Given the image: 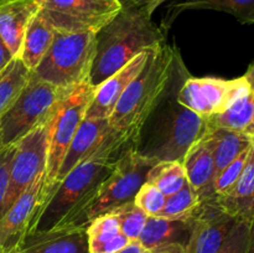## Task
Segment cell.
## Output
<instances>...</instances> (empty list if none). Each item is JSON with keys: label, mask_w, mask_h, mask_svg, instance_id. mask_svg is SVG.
<instances>
[{"label": "cell", "mask_w": 254, "mask_h": 253, "mask_svg": "<svg viewBox=\"0 0 254 253\" xmlns=\"http://www.w3.org/2000/svg\"><path fill=\"white\" fill-rule=\"evenodd\" d=\"M202 138L212 154L216 176L253 143L246 134L223 128H208Z\"/></svg>", "instance_id": "obj_22"}, {"label": "cell", "mask_w": 254, "mask_h": 253, "mask_svg": "<svg viewBox=\"0 0 254 253\" xmlns=\"http://www.w3.org/2000/svg\"><path fill=\"white\" fill-rule=\"evenodd\" d=\"M16 144L4 146L0 150V216L2 213V206H4L5 197H6L7 189H9L10 181V169H11V161L14 158Z\"/></svg>", "instance_id": "obj_33"}, {"label": "cell", "mask_w": 254, "mask_h": 253, "mask_svg": "<svg viewBox=\"0 0 254 253\" xmlns=\"http://www.w3.org/2000/svg\"><path fill=\"white\" fill-rule=\"evenodd\" d=\"M247 253H254V220L251 222V235H250V243H248Z\"/></svg>", "instance_id": "obj_39"}, {"label": "cell", "mask_w": 254, "mask_h": 253, "mask_svg": "<svg viewBox=\"0 0 254 253\" xmlns=\"http://www.w3.org/2000/svg\"><path fill=\"white\" fill-rule=\"evenodd\" d=\"M116 253H146V250L138 241H130L126 247Z\"/></svg>", "instance_id": "obj_38"}, {"label": "cell", "mask_w": 254, "mask_h": 253, "mask_svg": "<svg viewBox=\"0 0 254 253\" xmlns=\"http://www.w3.org/2000/svg\"><path fill=\"white\" fill-rule=\"evenodd\" d=\"M146 253H186L185 245L183 243H166V245L158 246L151 250L146 251Z\"/></svg>", "instance_id": "obj_34"}, {"label": "cell", "mask_w": 254, "mask_h": 253, "mask_svg": "<svg viewBox=\"0 0 254 253\" xmlns=\"http://www.w3.org/2000/svg\"><path fill=\"white\" fill-rule=\"evenodd\" d=\"M245 77H246V79H247L248 83H250V87H251V89H252L253 96H254V63L251 64L250 68H248V71L246 72ZM246 135H247L248 138H250L251 140L254 143V114H253L252 123H251V126H248L247 131H246Z\"/></svg>", "instance_id": "obj_37"}, {"label": "cell", "mask_w": 254, "mask_h": 253, "mask_svg": "<svg viewBox=\"0 0 254 253\" xmlns=\"http://www.w3.org/2000/svg\"><path fill=\"white\" fill-rule=\"evenodd\" d=\"M5 252H6V251H4L1 247H0V253H5Z\"/></svg>", "instance_id": "obj_42"}, {"label": "cell", "mask_w": 254, "mask_h": 253, "mask_svg": "<svg viewBox=\"0 0 254 253\" xmlns=\"http://www.w3.org/2000/svg\"><path fill=\"white\" fill-rule=\"evenodd\" d=\"M129 148L134 146L127 141L112 144L72 169L46 198L27 233L74 226Z\"/></svg>", "instance_id": "obj_1"}, {"label": "cell", "mask_w": 254, "mask_h": 253, "mask_svg": "<svg viewBox=\"0 0 254 253\" xmlns=\"http://www.w3.org/2000/svg\"><path fill=\"white\" fill-rule=\"evenodd\" d=\"M14 55L10 51L9 47L4 42V40L0 37V72L4 71L6 68L7 64L14 60Z\"/></svg>", "instance_id": "obj_36"}, {"label": "cell", "mask_w": 254, "mask_h": 253, "mask_svg": "<svg viewBox=\"0 0 254 253\" xmlns=\"http://www.w3.org/2000/svg\"><path fill=\"white\" fill-rule=\"evenodd\" d=\"M247 84L245 76L236 79L188 76L178 92V102L198 116L210 118L225 112Z\"/></svg>", "instance_id": "obj_10"}, {"label": "cell", "mask_w": 254, "mask_h": 253, "mask_svg": "<svg viewBox=\"0 0 254 253\" xmlns=\"http://www.w3.org/2000/svg\"><path fill=\"white\" fill-rule=\"evenodd\" d=\"M215 201L221 210L237 221L251 223L254 220V143L238 180L230 190L215 196Z\"/></svg>", "instance_id": "obj_17"}, {"label": "cell", "mask_w": 254, "mask_h": 253, "mask_svg": "<svg viewBox=\"0 0 254 253\" xmlns=\"http://www.w3.org/2000/svg\"><path fill=\"white\" fill-rule=\"evenodd\" d=\"M192 220H171L149 216L145 226L138 238V242L146 251L166 243L186 245L190 237Z\"/></svg>", "instance_id": "obj_21"}, {"label": "cell", "mask_w": 254, "mask_h": 253, "mask_svg": "<svg viewBox=\"0 0 254 253\" xmlns=\"http://www.w3.org/2000/svg\"><path fill=\"white\" fill-rule=\"evenodd\" d=\"M54 37L55 29L39 11L27 26L17 57L30 71H34L49 51Z\"/></svg>", "instance_id": "obj_23"}, {"label": "cell", "mask_w": 254, "mask_h": 253, "mask_svg": "<svg viewBox=\"0 0 254 253\" xmlns=\"http://www.w3.org/2000/svg\"><path fill=\"white\" fill-rule=\"evenodd\" d=\"M89 253H116L130 241L122 233L118 221L112 213L97 216L87 225Z\"/></svg>", "instance_id": "obj_24"}, {"label": "cell", "mask_w": 254, "mask_h": 253, "mask_svg": "<svg viewBox=\"0 0 254 253\" xmlns=\"http://www.w3.org/2000/svg\"><path fill=\"white\" fill-rule=\"evenodd\" d=\"M118 221L121 231L129 241H138L149 216L135 205L134 201L127 202L111 212Z\"/></svg>", "instance_id": "obj_29"}, {"label": "cell", "mask_w": 254, "mask_h": 253, "mask_svg": "<svg viewBox=\"0 0 254 253\" xmlns=\"http://www.w3.org/2000/svg\"><path fill=\"white\" fill-rule=\"evenodd\" d=\"M149 51L140 52L133 60L124 64L121 69L114 72L112 76L104 79L94 88L93 97L91 99L86 112V118L89 119H108L117 103L123 96L130 82L140 73L145 66L149 57Z\"/></svg>", "instance_id": "obj_15"}, {"label": "cell", "mask_w": 254, "mask_h": 253, "mask_svg": "<svg viewBox=\"0 0 254 253\" xmlns=\"http://www.w3.org/2000/svg\"><path fill=\"white\" fill-rule=\"evenodd\" d=\"M236 221L221 210L215 198L202 202L197 215L193 217L190 237L185 245L186 253H216Z\"/></svg>", "instance_id": "obj_14"}, {"label": "cell", "mask_w": 254, "mask_h": 253, "mask_svg": "<svg viewBox=\"0 0 254 253\" xmlns=\"http://www.w3.org/2000/svg\"><path fill=\"white\" fill-rule=\"evenodd\" d=\"M19 253H89L87 226H66L27 233Z\"/></svg>", "instance_id": "obj_16"}, {"label": "cell", "mask_w": 254, "mask_h": 253, "mask_svg": "<svg viewBox=\"0 0 254 253\" xmlns=\"http://www.w3.org/2000/svg\"><path fill=\"white\" fill-rule=\"evenodd\" d=\"M5 253H19V246H16V247L11 248V250L6 251V252H5Z\"/></svg>", "instance_id": "obj_40"}, {"label": "cell", "mask_w": 254, "mask_h": 253, "mask_svg": "<svg viewBox=\"0 0 254 253\" xmlns=\"http://www.w3.org/2000/svg\"><path fill=\"white\" fill-rule=\"evenodd\" d=\"M94 87L79 84L66 91L45 123L47 139V164L45 193L54 186L61 164L77 129L86 118V112L93 97ZM40 211V210H39Z\"/></svg>", "instance_id": "obj_6"}, {"label": "cell", "mask_w": 254, "mask_h": 253, "mask_svg": "<svg viewBox=\"0 0 254 253\" xmlns=\"http://www.w3.org/2000/svg\"><path fill=\"white\" fill-rule=\"evenodd\" d=\"M15 144L16 149L11 161L9 189L1 216L40 175L46 173L47 139L45 124L27 133Z\"/></svg>", "instance_id": "obj_11"}, {"label": "cell", "mask_w": 254, "mask_h": 253, "mask_svg": "<svg viewBox=\"0 0 254 253\" xmlns=\"http://www.w3.org/2000/svg\"><path fill=\"white\" fill-rule=\"evenodd\" d=\"M254 114V96L250 83L245 87L237 98L222 113L206 119L208 128H223L246 134L251 126Z\"/></svg>", "instance_id": "obj_25"}, {"label": "cell", "mask_w": 254, "mask_h": 253, "mask_svg": "<svg viewBox=\"0 0 254 253\" xmlns=\"http://www.w3.org/2000/svg\"><path fill=\"white\" fill-rule=\"evenodd\" d=\"M183 165L189 185L195 191L201 202L215 198V161L202 136L186 151Z\"/></svg>", "instance_id": "obj_19"}, {"label": "cell", "mask_w": 254, "mask_h": 253, "mask_svg": "<svg viewBox=\"0 0 254 253\" xmlns=\"http://www.w3.org/2000/svg\"><path fill=\"white\" fill-rule=\"evenodd\" d=\"M156 161L129 148L118 159L114 170L102 184L93 200L77 218L74 226H87L93 218L134 201L136 192L148 180V174Z\"/></svg>", "instance_id": "obj_7"}, {"label": "cell", "mask_w": 254, "mask_h": 253, "mask_svg": "<svg viewBox=\"0 0 254 253\" xmlns=\"http://www.w3.org/2000/svg\"><path fill=\"white\" fill-rule=\"evenodd\" d=\"M149 7L123 6L121 11L96 34V54L89 84L96 88L140 52L163 42V30L151 20Z\"/></svg>", "instance_id": "obj_4"}, {"label": "cell", "mask_w": 254, "mask_h": 253, "mask_svg": "<svg viewBox=\"0 0 254 253\" xmlns=\"http://www.w3.org/2000/svg\"><path fill=\"white\" fill-rule=\"evenodd\" d=\"M184 69L141 126L135 150L156 161H181L186 151L207 131L206 119L178 102V92L186 79Z\"/></svg>", "instance_id": "obj_3"}, {"label": "cell", "mask_w": 254, "mask_h": 253, "mask_svg": "<svg viewBox=\"0 0 254 253\" xmlns=\"http://www.w3.org/2000/svg\"><path fill=\"white\" fill-rule=\"evenodd\" d=\"M250 235L251 223L247 221H236L227 238L216 253H247Z\"/></svg>", "instance_id": "obj_32"}, {"label": "cell", "mask_w": 254, "mask_h": 253, "mask_svg": "<svg viewBox=\"0 0 254 253\" xmlns=\"http://www.w3.org/2000/svg\"><path fill=\"white\" fill-rule=\"evenodd\" d=\"M96 54L94 32H66L55 30L49 51L32 73L62 89L89 83Z\"/></svg>", "instance_id": "obj_5"}, {"label": "cell", "mask_w": 254, "mask_h": 253, "mask_svg": "<svg viewBox=\"0 0 254 253\" xmlns=\"http://www.w3.org/2000/svg\"><path fill=\"white\" fill-rule=\"evenodd\" d=\"M30 71L19 57H14L6 68L0 72V118L12 106L31 77Z\"/></svg>", "instance_id": "obj_26"}, {"label": "cell", "mask_w": 254, "mask_h": 253, "mask_svg": "<svg viewBox=\"0 0 254 253\" xmlns=\"http://www.w3.org/2000/svg\"><path fill=\"white\" fill-rule=\"evenodd\" d=\"M46 173L40 175L27 190L0 217V247L9 251L21 243L44 203Z\"/></svg>", "instance_id": "obj_13"}, {"label": "cell", "mask_w": 254, "mask_h": 253, "mask_svg": "<svg viewBox=\"0 0 254 253\" xmlns=\"http://www.w3.org/2000/svg\"><path fill=\"white\" fill-rule=\"evenodd\" d=\"M201 201L189 183L174 195L166 197L165 206L158 217L171 220H192L201 207Z\"/></svg>", "instance_id": "obj_28"}, {"label": "cell", "mask_w": 254, "mask_h": 253, "mask_svg": "<svg viewBox=\"0 0 254 253\" xmlns=\"http://www.w3.org/2000/svg\"><path fill=\"white\" fill-rule=\"evenodd\" d=\"M123 6H139V7H149L151 11L158 6H160V0H118Z\"/></svg>", "instance_id": "obj_35"}, {"label": "cell", "mask_w": 254, "mask_h": 253, "mask_svg": "<svg viewBox=\"0 0 254 253\" xmlns=\"http://www.w3.org/2000/svg\"><path fill=\"white\" fill-rule=\"evenodd\" d=\"M35 1H36V2H39L40 5H42V4H44L45 1H46V0H35Z\"/></svg>", "instance_id": "obj_41"}, {"label": "cell", "mask_w": 254, "mask_h": 253, "mask_svg": "<svg viewBox=\"0 0 254 253\" xmlns=\"http://www.w3.org/2000/svg\"><path fill=\"white\" fill-rule=\"evenodd\" d=\"M68 89H62L31 73L12 106L0 118L2 146L11 145L34 129L44 126L55 106Z\"/></svg>", "instance_id": "obj_8"}, {"label": "cell", "mask_w": 254, "mask_h": 253, "mask_svg": "<svg viewBox=\"0 0 254 253\" xmlns=\"http://www.w3.org/2000/svg\"><path fill=\"white\" fill-rule=\"evenodd\" d=\"M2 148H4V146H2V144H1V140H0V150H1Z\"/></svg>", "instance_id": "obj_43"}, {"label": "cell", "mask_w": 254, "mask_h": 253, "mask_svg": "<svg viewBox=\"0 0 254 253\" xmlns=\"http://www.w3.org/2000/svg\"><path fill=\"white\" fill-rule=\"evenodd\" d=\"M121 141H127V143L133 145L130 139L126 134L112 128L108 119L84 118L81 126L77 129L68 149H67V153L64 155V161H62L61 168H60L59 174H57L54 186L45 193L44 202L49 197L50 193L54 191V189L64 180V176L72 169L76 168L79 163L91 158L92 155L101 151L106 146L116 143H121Z\"/></svg>", "instance_id": "obj_12"}, {"label": "cell", "mask_w": 254, "mask_h": 253, "mask_svg": "<svg viewBox=\"0 0 254 253\" xmlns=\"http://www.w3.org/2000/svg\"><path fill=\"white\" fill-rule=\"evenodd\" d=\"M122 7L118 0H46L40 14L59 31L97 34Z\"/></svg>", "instance_id": "obj_9"}, {"label": "cell", "mask_w": 254, "mask_h": 253, "mask_svg": "<svg viewBox=\"0 0 254 253\" xmlns=\"http://www.w3.org/2000/svg\"><path fill=\"white\" fill-rule=\"evenodd\" d=\"M184 69L178 50L166 41L150 50L145 66L130 82L108 118L112 128L126 134L134 148L141 126Z\"/></svg>", "instance_id": "obj_2"}, {"label": "cell", "mask_w": 254, "mask_h": 253, "mask_svg": "<svg viewBox=\"0 0 254 253\" xmlns=\"http://www.w3.org/2000/svg\"><path fill=\"white\" fill-rule=\"evenodd\" d=\"M134 202L148 216L158 217L165 206L166 196L161 192L160 189L146 181L136 192Z\"/></svg>", "instance_id": "obj_30"}, {"label": "cell", "mask_w": 254, "mask_h": 253, "mask_svg": "<svg viewBox=\"0 0 254 253\" xmlns=\"http://www.w3.org/2000/svg\"><path fill=\"white\" fill-rule=\"evenodd\" d=\"M252 145V144H251ZM251 146L242 151L235 160L231 161L215 179V184H213V190H215V196L222 195L227 190H230L238 178L242 174L243 169L246 166V161H247L248 154H250Z\"/></svg>", "instance_id": "obj_31"}, {"label": "cell", "mask_w": 254, "mask_h": 253, "mask_svg": "<svg viewBox=\"0 0 254 253\" xmlns=\"http://www.w3.org/2000/svg\"><path fill=\"white\" fill-rule=\"evenodd\" d=\"M146 181L168 197L181 190L188 184V178L181 161H159L150 169Z\"/></svg>", "instance_id": "obj_27"}, {"label": "cell", "mask_w": 254, "mask_h": 253, "mask_svg": "<svg viewBox=\"0 0 254 253\" xmlns=\"http://www.w3.org/2000/svg\"><path fill=\"white\" fill-rule=\"evenodd\" d=\"M2 1H4V0H0V2H2Z\"/></svg>", "instance_id": "obj_44"}, {"label": "cell", "mask_w": 254, "mask_h": 253, "mask_svg": "<svg viewBox=\"0 0 254 253\" xmlns=\"http://www.w3.org/2000/svg\"><path fill=\"white\" fill-rule=\"evenodd\" d=\"M35 0H4L0 2V37L15 57L19 56L27 26L40 11Z\"/></svg>", "instance_id": "obj_18"}, {"label": "cell", "mask_w": 254, "mask_h": 253, "mask_svg": "<svg viewBox=\"0 0 254 253\" xmlns=\"http://www.w3.org/2000/svg\"><path fill=\"white\" fill-rule=\"evenodd\" d=\"M166 4L163 26L168 27L181 12L189 10H216L233 15L241 22L254 24V0H160Z\"/></svg>", "instance_id": "obj_20"}]
</instances>
